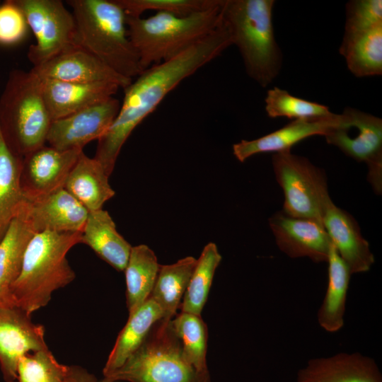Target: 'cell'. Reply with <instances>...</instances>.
<instances>
[{"label":"cell","instance_id":"obj_2","mask_svg":"<svg viewBox=\"0 0 382 382\" xmlns=\"http://www.w3.org/2000/svg\"><path fill=\"white\" fill-rule=\"evenodd\" d=\"M81 232L35 233L25 248L20 274L11 288L13 304L28 314L45 307L54 291L74 281L66 255L80 243Z\"/></svg>","mask_w":382,"mask_h":382},{"label":"cell","instance_id":"obj_22","mask_svg":"<svg viewBox=\"0 0 382 382\" xmlns=\"http://www.w3.org/2000/svg\"><path fill=\"white\" fill-rule=\"evenodd\" d=\"M108 178L103 165L82 151L69 172L64 188L88 212H93L101 209L115 194Z\"/></svg>","mask_w":382,"mask_h":382},{"label":"cell","instance_id":"obj_36","mask_svg":"<svg viewBox=\"0 0 382 382\" xmlns=\"http://www.w3.org/2000/svg\"><path fill=\"white\" fill-rule=\"evenodd\" d=\"M30 29L25 16L13 0L0 3V45L13 46L27 37Z\"/></svg>","mask_w":382,"mask_h":382},{"label":"cell","instance_id":"obj_38","mask_svg":"<svg viewBox=\"0 0 382 382\" xmlns=\"http://www.w3.org/2000/svg\"><path fill=\"white\" fill-rule=\"evenodd\" d=\"M103 382H107V381H103Z\"/></svg>","mask_w":382,"mask_h":382},{"label":"cell","instance_id":"obj_13","mask_svg":"<svg viewBox=\"0 0 382 382\" xmlns=\"http://www.w3.org/2000/svg\"><path fill=\"white\" fill-rule=\"evenodd\" d=\"M269 225L277 247L288 257L327 262L332 243L321 223L282 210L269 219Z\"/></svg>","mask_w":382,"mask_h":382},{"label":"cell","instance_id":"obj_30","mask_svg":"<svg viewBox=\"0 0 382 382\" xmlns=\"http://www.w3.org/2000/svg\"><path fill=\"white\" fill-rule=\"evenodd\" d=\"M222 257L214 243L203 248L189 281L180 308L182 312L201 316L216 268Z\"/></svg>","mask_w":382,"mask_h":382},{"label":"cell","instance_id":"obj_17","mask_svg":"<svg viewBox=\"0 0 382 382\" xmlns=\"http://www.w3.org/2000/svg\"><path fill=\"white\" fill-rule=\"evenodd\" d=\"M323 225L339 256L352 274L369 271L375 258L356 219L332 200L326 206Z\"/></svg>","mask_w":382,"mask_h":382},{"label":"cell","instance_id":"obj_37","mask_svg":"<svg viewBox=\"0 0 382 382\" xmlns=\"http://www.w3.org/2000/svg\"><path fill=\"white\" fill-rule=\"evenodd\" d=\"M64 382H98L96 377L83 367L68 366Z\"/></svg>","mask_w":382,"mask_h":382},{"label":"cell","instance_id":"obj_10","mask_svg":"<svg viewBox=\"0 0 382 382\" xmlns=\"http://www.w3.org/2000/svg\"><path fill=\"white\" fill-rule=\"evenodd\" d=\"M23 13L35 36L28 58L38 66L74 47L75 30L72 13L61 0H13Z\"/></svg>","mask_w":382,"mask_h":382},{"label":"cell","instance_id":"obj_23","mask_svg":"<svg viewBox=\"0 0 382 382\" xmlns=\"http://www.w3.org/2000/svg\"><path fill=\"white\" fill-rule=\"evenodd\" d=\"M327 263L328 284L317 312V321L325 331L334 333L340 330L345 324L352 274L332 244Z\"/></svg>","mask_w":382,"mask_h":382},{"label":"cell","instance_id":"obj_35","mask_svg":"<svg viewBox=\"0 0 382 382\" xmlns=\"http://www.w3.org/2000/svg\"><path fill=\"white\" fill-rule=\"evenodd\" d=\"M344 35L382 25L381 0H352L347 3Z\"/></svg>","mask_w":382,"mask_h":382},{"label":"cell","instance_id":"obj_29","mask_svg":"<svg viewBox=\"0 0 382 382\" xmlns=\"http://www.w3.org/2000/svg\"><path fill=\"white\" fill-rule=\"evenodd\" d=\"M196 263V258L187 256L173 264L160 265L150 297L161 307L163 318L173 319L177 314Z\"/></svg>","mask_w":382,"mask_h":382},{"label":"cell","instance_id":"obj_20","mask_svg":"<svg viewBox=\"0 0 382 382\" xmlns=\"http://www.w3.org/2000/svg\"><path fill=\"white\" fill-rule=\"evenodd\" d=\"M42 92L52 120L108 100L122 88L112 83H74L41 79Z\"/></svg>","mask_w":382,"mask_h":382},{"label":"cell","instance_id":"obj_19","mask_svg":"<svg viewBox=\"0 0 382 382\" xmlns=\"http://www.w3.org/2000/svg\"><path fill=\"white\" fill-rule=\"evenodd\" d=\"M339 120L340 114L335 113L327 117L294 120L263 137L234 144L233 154L237 160L244 162L257 154L291 150L293 146L310 137H325Z\"/></svg>","mask_w":382,"mask_h":382},{"label":"cell","instance_id":"obj_26","mask_svg":"<svg viewBox=\"0 0 382 382\" xmlns=\"http://www.w3.org/2000/svg\"><path fill=\"white\" fill-rule=\"evenodd\" d=\"M160 265L154 252L148 245L141 244L132 247L124 270L129 315L150 298Z\"/></svg>","mask_w":382,"mask_h":382},{"label":"cell","instance_id":"obj_39","mask_svg":"<svg viewBox=\"0 0 382 382\" xmlns=\"http://www.w3.org/2000/svg\"><path fill=\"white\" fill-rule=\"evenodd\" d=\"M0 3H1V1H0Z\"/></svg>","mask_w":382,"mask_h":382},{"label":"cell","instance_id":"obj_9","mask_svg":"<svg viewBox=\"0 0 382 382\" xmlns=\"http://www.w3.org/2000/svg\"><path fill=\"white\" fill-rule=\"evenodd\" d=\"M328 144L337 147L347 156L364 163L367 180L377 195L382 192V120L346 108L338 123L325 136Z\"/></svg>","mask_w":382,"mask_h":382},{"label":"cell","instance_id":"obj_21","mask_svg":"<svg viewBox=\"0 0 382 382\" xmlns=\"http://www.w3.org/2000/svg\"><path fill=\"white\" fill-rule=\"evenodd\" d=\"M81 243L90 247L116 270H125L132 246L118 233L106 210L88 212L81 231Z\"/></svg>","mask_w":382,"mask_h":382},{"label":"cell","instance_id":"obj_27","mask_svg":"<svg viewBox=\"0 0 382 382\" xmlns=\"http://www.w3.org/2000/svg\"><path fill=\"white\" fill-rule=\"evenodd\" d=\"M339 52L356 77L382 74V25L344 35Z\"/></svg>","mask_w":382,"mask_h":382},{"label":"cell","instance_id":"obj_24","mask_svg":"<svg viewBox=\"0 0 382 382\" xmlns=\"http://www.w3.org/2000/svg\"><path fill=\"white\" fill-rule=\"evenodd\" d=\"M164 316L151 297L133 313L120 332L103 370L104 377L120 368L144 341L152 327Z\"/></svg>","mask_w":382,"mask_h":382},{"label":"cell","instance_id":"obj_7","mask_svg":"<svg viewBox=\"0 0 382 382\" xmlns=\"http://www.w3.org/2000/svg\"><path fill=\"white\" fill-rule=\"evenodd\" d=\"M172 319L161 318L124 364L103 381L116 382H210L186 359Z\"/></svg>","mask_w":382,"mask_h":382},{"label":"cell","instance_id":"obj_32","mask_svg":"<svg viewBox=\"0 0 382 382\" xmlns=\"http://www.w3.org/2000/svg\"><path fill=\"white\" fill-rule=\"evenodd\" d=\"M265 103V111L271 118L286 117L294 120L327 117L333 113L326 105L294 96L279 87L267 91Z\"/></svg>","mask_w":382,"mask_h":382},{"label":"cell","instance_id":"obj_15","mask_svg":"<svg viewBox=\"0 0 382 382\" xmlns=\"http://www.w3.org/2000/svg\"><path fill=\"white\" fill-rule=\"evenodd\" d=\"M20 209L35 233L81 232L88 215L64 187L36 198H25Z\"/></svg>","mask_w":382,"mask_h":382},{"label":"cell","instance_id":"obj_33","mask_svg":"<svg viewBox=\"0 0 382 382\" xmlns=\"http://www.w3.org/2000/svg\"><path fill=\"white\" fill-rule=\"evenodd\" d=\"M67 368L48 348L32 352L18 361L17 382H64Z\"/></svg>","mask_w":382,"mask_h":382},{"label":"cell","instance_id":"obj_34","mask_svg":"<svg viewBox=\"0 0 382 382\" xmlns=\"http://www.w3.org/2000/svg\"><path fill=\"white\" fill-rule=\"evenodd\" d=\"M127 16L141 17L148 11L189 16L219 5L221 0H115Z\"/></svg>","mask_w":382,"mask_h":382},{"label":"cell","instance_id":"obj_1","mask_svg":"<svg viewBox=\"0 0 382 382\" xmlns=\"http://www.w3.org/2000/svg\"><path fill=\"white\" fill-rule=\"evenodd\" d=\"M232 45L223 23L209 35L178 56L144 69L125 88L112 124L98 140L95 158L112 173L120 150L132 131L183 80L219 57Z\"/></svg>","mask_w":382,"mask_h":382},{"label":"cell","instance_id":"obj_8","mask_svg":"<svg viewBox=\"0 0 382 382\" xmlns=\"http://www.w3.org/2000/svg\"><path fill=\"white\" fill-rule=\"evenodd\" d=\"M272 164L284 195L282 210L290 216L323 224L324 210L332 201L324 170L291 150L275 153Z\"/></svg>","mask_w":382,"mask_h":382},{"label":"cell","instance_id":"obj_14","mask_svg":"<svg viewBox=\"0 0 382 382\" xmlns=\"http://www.w3.org/2000/svg\"><path fill=\"white\" fill-rule=\"evenodd\" d=\"M82 151L59 150L44 145L24 156L21 183L25 198H36L64 187Z\"/></svg>","mask_w":382,"mask_h":382},{"label":"cell","instance_id":"obj_16","mask_svg":"<svg viewBox=\"0 0 382 382\" xmlns=\"http://www.w3.org/2000/svg\"><path fill=\"white\" fill-rule=\"evenodd\" d=\"M31 69L41 79L84 83H112L122 89L132 81L117 74L91 54L75 46Z\"/></svg>","mask_w":382,"mask_h":382},{"label":"cell","instance_id":"obj_5","mask_svg":"<svg viewBox=\"0 0 382 382\" xmlns=\"http://www.w3.org/2000/svg\"><path fill=\"white\" fill-rule=\"evenodd\" d=\"M223 2L185 16L166 12L127 16L128 36L143 70L178 56L214 31L222 23Z\"/></svg>","mask_w":382,"mask_h":382},{"label":"cell","instance_id":"obj_3","mask_svg":"<svg viewBox=\"0 0 382 382\" xmlns=\"http://www.w3.org/2000/svg\"><path fill=\"white\" fill-rule=\"evenodd\" d=\"M74 18L73 43L122 76L144 70L128 36L127 16L115 0H68Z\"/></svg>","mask_w":382,"mask_h":382},{"label":"cell","instance_id":"obj_6","mask_svg":"<svg viewBox=\"0 0 382 382\" xmlns=\"http://www.w3.org/2000/svg\"><path fill=\"white\" fill-rule=\"evenodd\" d=\"M52 122L41 79L32 69L11 71L0 96V132L8 146L23 157L44 146Z\"/></svg>","mask_w":382,"mask_h":382},{"label":"cell","instance_id":"obj_12","mask_svg":"<svg viewBox=\"0 0 382 382\" xmlns=\"http://www.w3.org/2000/svg\"><path fill=\"white\" fill-rule=\"evenodd\" d=\"M47 348L43 325L16 305H0V368L6 382H17L23 355Z\"/></svg>","mask_w":382,"mask_h":382},{"label":"cell","instance_id":"obj_11","mask_svg":"<svg viewBox=\"0 0 382 382\" xmlns=\"http://www.w3.org/2000/svg\"><path fill=\"white\" fill-rule=\"evenodd\" d=\"M120 102L112 97L64 117L52 120L46 142L59 150L82 149L98 140L115 120Z\"/></svg>","mask_w":382,"mask_h":382},{"label":"cell","instance_id":"obj_28","mask_svg":"<svg viewBox=\"0 0 382 382\" xmlns=\"http://www.w3.org/2000/svg\"><path fill=\"white\" fill-rule=\"evenodd\" d=\"M22 161L0 132V242L25 200L21 183Z\"/></svg>","mask_w":382,"mask_h":382},{"label":"cell","instance_id":"obj_31","mask_svg":"<svg viewBox=\"0 0 382 382\" xmlns=\"http://www.w3.org/2000/svg\"><path fill=\"white\" fill-rule=\"evenodd\" d=\"M171 325L188 361L197 371L209 373L206 359L208 330L201 316L181 311L173 318Z\"/></svg>","mask_w":382,"mask_h":382},{"label":"cell","instance_id":"obj_4","mask_svg":"<svg viewBox=\"0 0 382 382\" xmlns=\"http://www.w3.org/2000/svg\"><path fill=\"white\" fill-rule=\"evenodd\" d=\"M274 0H224L222 23L241 55L248 75L267 87L278 76L282 53L272 22Z\"/></svg>","mask_w":382,"mask_h":382},{"label":"cell","instance_id":"obj_25","mask_svg":"<svg viewBox=\"0 0 382 382\" xmlns=\"http://www.w3.org/2000/svg\"><path fill=\"white\" fill-rule=\"evenodd\" d=\"M35 233L20 209L0 242V305L13 304L11 288L20 274L27 244Z\"/></svg>","mask_w":382,"mask_h":382},{"label":"cell","instance_id":"obj_18","mask_svg":"<svg viewBox=\"0 0 382 382\" xmlns=\"http://www.w3.org/2000/svg\"><path fill=\"white\" fill-rule=\"evenodd\" d=\"M296 382H382V375L373 358L340 352L308 361L297 372Z\"/></svg>","mask_w":382,"mask_h":382}]
</instances>
